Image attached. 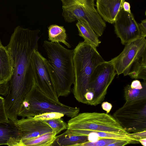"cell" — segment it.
I'll use <instances>...</instances> for the list:
<instances>
[{"instance_id":"obj_1","label":"cell","mask_w":146,"mask_h":146,"mask_svg":"<svg viewBox=\"0 0 146 146\" xmlns=\"http://www.w3.org/2000/svg\"><path fill=\"white\" fill-rule=\"evenodd\" d=\"M33 50L31 45L25 43L15 44L8 49L13 63V70L9 82L8 92L5 99V106L8 118L14 123L18 120L20 104L35 84L30 62Z\"/></svg>"},{"instance_id":"obj_2","label":"cell","mask_w":146,"mask_h":146,"mask_svg":"<svg viewBox=\"0 0 146 146\" xmlns=\"http://www.w3.org/2000/svg\"><path fill=\"white\" fill-rule=\"evenodd\" d=\"M58 98L66 97L71 92L74 80L73 60L74 50L67 49L59 42L44 40L43 45Z\"/></svg>"},{"instance_id":"obj_3","label":"cell","mask_w":146,"mask_h":146,"mask_svg":"<svg viewBox=\"0 0 146 146\" xmlns=\"http://www.w3.org/2000/svg\"><path fill=\"white\" fill-rule=\"evenodd\" d=\"M73 60L74 80L73 92L76 100L86 104L84 96L88 90L91 77L96 68L104 62L96 47L85 41L74 50Z\"/></svg>"},{"instance_id":"obj_4","label":"cell","mask_w":146,"mask_h":146,"mask_svg":"<svg viewBox=\"0 0 146 146\" xmlns=\"http://www.w3.org/2000/svg\"><path fill=\"white\" fill-rule=\"evenodd\" d=\"M80 108L69 106L50 99L33 86L25 96L20 104L18 116L22 118L35 116L47 112H56L73 118L77 115Z\"/></svg>"},{"instance_id":"obj_5","label":"cell","mask_w":146,"mask_h":146,"mask_svg":"<svg viewBox=\"0 0 146 146\" xmlns=\"http://www.w3.org/2000/svg\"><path fill=\"white\" fill-rule=\"evenodd\" d=\"M67 129L75 130L74 133L76 134L86 136L92 131L124 135L129 134L112 116L95 112L78 113L69 120Z\"/></svg>"},{"instance_id":"obj_6","label":"cell","mask_w":146,"mask_h":146,"mask_svg":"<svg viewBox=\"0 0 146 146\" xmlns=\"http://www.w3.org/2000/svg\"><path fill=\"white\" fill-rule=\"evenodd\" d=\"M112 116L129 134L146 131V99L125 102Z\"/></svg>"},{"instance_id":"obj_7","label":"cell","mask_w":146,"mask_h":146,"mask_svg":"<svg viewBox=\"0 0 146 146\" xmlns=\"http://www.w3.org/2000/svg\"><path fill=\"white\" fill-rule=\"evenodd\" d=\"M30 62L36 86L49 98L60 102L47 60L38 50H35L31 55Z\"/></svg>"},{"instance_id":"obj_8","label":"cell","mask_w":146,"mask_h":146,"mask_svg":"<svg viewBox=\"0 0 146 146\" xmlns=\"http://www.w3.org/2000/svg\"><path fill=\"white\" fill-rule=\"evenodd\" d=\"M116 74L110 61H105L96 68L91 76L88 86V92L93 96L91 105L96 106L104 100L108 88Z\"/></svg>"},{"instance_id":"obj_9","label":"cell","mask_w":146,"mask_h":146,"mask_svg":"<svg viewBox=\"0 0 146 146\" xmlns=\"http://www.w3.org/2000/svg\"><path fill=\"white\" fill-rule=\"evenodd\" d=\"M125 45L122 51L110 60L118 76L122 74L124 76L128 75L135 61L146 54L145 37H140Z\"/></svg>"},{"instance_id":"obj_10","label":"cell","mask_w":146,"mask_h":146,"mask_svg":"<svg viewBox=\"0 0 146 146\" xmlns=\"http://www.w3.org/2000/svg\"><path fill=\"white\" fill-rule=\"evenodd\" d=\"M114 24L115 32L123 45L142 37L138 23L131 13H127L122 9Z\"/></svg>"},{"instance_id":"obj_11","label":"cell","mask_w":146,"mask_h":146,"mask_svg":"<svg viewBox=\"0 0 146 146\" xmlns=\"http://www.w3.org/2000/svg\"><path fill=\"white\" fill-rule=\"evenodd\" d=\"M14 123L19 131L20 140L32 138L52 132L50 127L43 120L36 119L33 117L22 118Z\"/></svg>"},{"instance_id":"obj_12","label":"cell","mask_w":146,"mask_h":146,"mask_svg":"<svg viewBox=\"0 0 146 146\" xmlns=\"http://www.w3.org/2000/svg\"><path fill=\"white\" fill-rule=\"evenodd\" d=\"M124 0H97L96 6L98 13L105 21L114 23L118 13L123 9Z\"/></svg>"},{"instance_id":"obj_13","label":"cell","mask_w":146,"mask_h":146,"mask_svg":"<svg viewBox=\"0 0 146 146\" xmlns=\"http://www.w3.org/2000/svg\"><path fill=\"white\" fill-rule=\"evenodd\" d=\"M13 70V62L7 47L0 40V83L9 81Z\"/></svg>"},{"instance_id":"obj_14","label":"cell","mask_w":146,"mask_h":146,"mask_svg":"<svg viewBox=\"0 0 146 146\" xmlns=\"http://www.w3.org/2000/svg\"><path fill=\"white\" fill-rule=\"evenodd\" d=\"M88 141L87 136L76 135L67 130L56 136L50 146H73Z\"/></svg>"},{"instance_id":"obj_15","label":"cell","mask_w":146,"mask_h":146,"mask_svg":"<svg viewBox=\"0 0 146 146\" xmlns=\"http://www.w3.org/2000/svg\"><path fill=\"white\" fill-rule=\"evenodd\" d=\"M15 138L20 139V135L14 123L9 119L7 122L0 123V145H8Z\"/></svg>"},{"instance_id":"obj_16","label":"cell","mask_w":146,"mask_h":146,"mask_svg":"<svg viewBox=\"0 0 146 146\" xmlns=\"http://www.w3.org/2000/svg\"><path fill=\"white\" fill-rule=\"evenodd\" d=\"M79 35L83 38L84 41L96 47L99 46L101 43L98 36L92 28L86 23L78 21L76 23Z\"/></svg>"},{"instance_id":"obj_17","label":"cell","mask_w":146,"mask_h":146,"mask_svg":"<svg viewBox=\"0 0 146 146\" xmlns=\"http://www.w3.org/2000/svg\"><path fill=\"white\" fill-rule=\"evenodd\" d=\"M48 40L51 42H61L68 48L71 47L70 44L66 41L67 35L66 30L63 26L52 25L48 27Z\"/></svg>"},{"instance_id":"obj_18","label":"cell","mask_w":146,"mask_h":146,"mask_svg":"<svg viewBox=\"0 0 146 146\" xmlns=\"http://www.w3.org/2000/svg\"><path fill=\"white\" fill-rule=\"evenodd\" d=\"M56 135L52 132L36 137L20 140L24 146H50Z\"/></svg>"},{"instance_id":"obj_19","label":"cell","mask_w":146,"mask_h":146,"mask_svg":"<svg viewBox=\"0 0 146 146\" xmlns=\"http://www.w3.org/2000/svg\"><path fill=\"white\" fill-rule=\"evenodd\" d=\"M128 75L132 79H141L146 81V54L135 61Z\"/></svg>"},{"instance_id":"obj_20","label":"cell","mask_w":146,"mask_h":146,"mask_svg":"<svg viewBox=\"0 0 146 146\" xmlns=\"http://www.w3.org/2000/svg\"><path fill=\"white\" fill-rule=\"evenodd\" d=\"M124 97L126 102L138 101L146 99V81H144L141 89L131 88L128 84L124 88Z\"/></svg>"},{"instance_id":"obj_21","label":"cell","mask_w":146,"mask_h":146,"mask_svg":"<svg viewBox=\"0 0 146 146\" xmlns=\"http://www.w3.org/2000/svg\"><path fill=\"white\" fill-rule=\"evenodd\" d=\"M43 121L50 127L52 132L56 135L67 128V124L61 118Z\"/></svg>"},{"instance_id":"obj_22","label":"cell","mask_w":146,"mask_h":146,"mask_svg":"<svg viewBox=\"0 0 146 146\" xmlns=\"http://www.w3.org/2000/svg\"><path fill=\"white\" fill-rule=\"evenodd\" d=\"M119 140L110 139H101L94 142L89 141L84 143L81 146H107L108 145Z\"/></svg>"},{"instance_id":"obj_23","label":"cell","mask_w":146,"mask_h":146,"mask_svg":"<svg viewBox=\"0 0 146 146\" xmlns=\"http://www.w3.org/2000/svg\"><path fill=\"white\" fill-rule=\"evenodd\" d=\"M64 115L56 112H47L36 115L34 117L37 119L42 120H49L61 118Z\"/></svg>"},{"instance_id":"obj_24","label":"cell","mask_w":146,"mask_h":146,"mask_svg":"<svg viewBox=\"0 0 146 146\" xmlns=\"http://www.w3.org/2000/svg\"><path fill=\"white\" fill-rule=\"evenodd\" d=\"M9 120L6 111L5 99L0 96V123L7 122Z\"/></svg>"},{"instance_id":"obj_25","label":"cell","mask_w":146,"mask_h":146,"mask_svg":"<svg viewBox=\"0 0 146 146\" xmlns=\"http://www.w3.org/2000/svg\"><path fill=\"white\" fill-rule=\"evenodd\" d=\"M128 136L130 138L134 139L135 141L139 142V140L146 138V131L129 134Z\"/></svg>"},{"instance_id":"obj_26","label":"cell","mask_w":146,"mask_h":146,"mask_svg":"<svg viewBox=\"0 0 146 146\" xmlns=\"http://www.w3.org/2000/svg\"><path fill=\"white\" fill-rule=\"evenodd\" d=\"M9 88L8 82L0 83V95L6 96L8 94Z\"/></svg>"},{"instance_id":"obj_27","label":"cell","mask_w":146,"mask_h":146,"mask_svg":"<svg viewBox=\"0 0 146 146\" xmlns=\"http://www.w3.org/2000/svg\"><path fill=\"white\" fill-rule=\"evenodd\" d=\"M135 142L128 140H120L111 143L107 146H125L128 144L133 143Z\"/></svg>"},{"instance_id":"obj_28","label":"cell","mask_w":146,"mask_h":146,"mask_svg":"<svg viewBox=\"0 0 146 146\" xmlns=\"http://www.w3.org/2000/svg\"><path fill=\"white\" fill-rule=\"evenodd\" d=\"M140 31L142 37H146V19L141 21L140 23H138Z\"/></svg>"},{"instance_id":"obj_29","label":"cell","mask_w":146,"mask_h":146,"mask_svg":"<svg viewBox=\"0 0 146 146\" xmlns=\"http://www.w3.org/2000/svg\"><path fill=\"white\" fill-rule=\"evenodd\" d=\"M130 86L131 88L141 89L143 87V82L141 83L139 80H135L132 82Z\"/></svg>"},{"instance_id":"obj_30","label":"cell","mask_w":146,"mask_h":146,"mask_svg":"<svg viewBox=\"0 0 146 146\" xmlns=\"http://www.w3.org/2000/svg\"><path fill=\"white\" fill-rule=\"evenodd\" d=\"M102 109L106 111V113L108 114L110 111L112 107V104L107 102H103L101 104Z\"/></svg>"},{"instance_id":"obj_31","label":"cell","mask_w":146,"mask_h":146,"mask_svg":"<svg viewBox=\"0 0 146 146\" xmlns=\"http://www.w3.org/2000/svg\"><path fill=\"white\" fill-rule=\"evenodd\" d=\"M7 145L8 146H24L20 139L16 138L12 139Z\"/></svg>"},{"instance_id":"obj_32","label":"cell","mask_w":146,"mask_h":146,"mask_svg":"<svg viewBox=\"0 0 146 146\" xmlns=\"http://www.w3.org/2000/svg\"><path fill=\"white\" fill-rule=\"evenodd\" d=\"M131 6L129 3L125 1L123 5V9L126 12L128 13H131Z\"/></svg>"},{"instance_id":"obj_33","label":"cell","mask_w":146,"mask_h":146,"mask_svg":"<svg viewBox=\"0 0 146 146\" xmlns=\"http://www.w3.org/2000/svg\"><path fill=\"white\" fill-rule=\"evenodd\" d=\"M139 142L143 146H146V138L140 139L139 140Z\"/></svg>"},{"instance_id":"obj_34","label":"cell","mask_w":146,"mask_h":146,"mask_svg":"<svg viewBox=\"0 0 146 146\" xmlns=\"http://www.w3.org/2000/svg\"><path fill=\"white\" fill-rule=\"evenodd\" d=\"M81 144H82L74 145V146H81Z\"/></svg>"}]
</instances>
